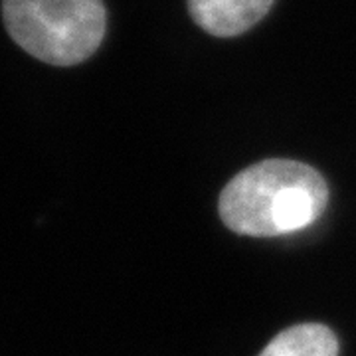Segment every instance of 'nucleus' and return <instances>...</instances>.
Segmentation results:
<instances>
[{
  "instance_id": "nucleus-1",
  "label": "nucleus",
  "mask_w": 356,
  "mask_h": 356,
  "mask_svg": "<svg viewBox=\"0 0 356 356\" xmlns=\"http://www.w3.org/2000/svg\"><path fill=\"white\" fill-rule=\"evenodd\" d=\"M329 204L317 168L291 159H266L243 168L220 192L218 212L238 236L277 238L309 228Z\"/></svg>"
},
{
  "instance_id": "nucleus-2",
  "label": "nucleus",
  "mask_w": 356,
  "mask_h": 356,
  "mask_svg": "<svg viewBox=\"0 0 356 356\" xmlns=\"http://www.w3.org/2000/svg\"><path fill=\"white\" fill-rule=\"evenodd\" d=\"M2 16L22 50L58 67L86 62L107 28L102 0H2Z\"/></svg>"
},
{
  "instance_id": "nucleus-3",
  "label": "nucleus",
  "mask_w": 356,
  "mask_h": 356,
  "mask_svg": "<svg viewBox=\"0 0 356 356\" xmlns=\"http://www.w3.org/2000/svg\"><path fill=\"white\" fill-rule=\"evenodd\" d=\"M192 20L216 38H236L254 28L275 0H186Z\"/></svg>"
},
{
  "instance_id": "nucleus-4",
  "label": "nucleus",
  "mask_w": 356,
  "mask_h": 356,
  "mask_svg": "<svg viewBox=\"0 0 356 356\" xmlns=\"http://www.w3.org/2000/svg\"><path fill=\"white\" fill-rule=\"evenodd\" d=\"M259 356H339V339L321 323H301L273 337Z\"/></svg>"
}]
</instances>
